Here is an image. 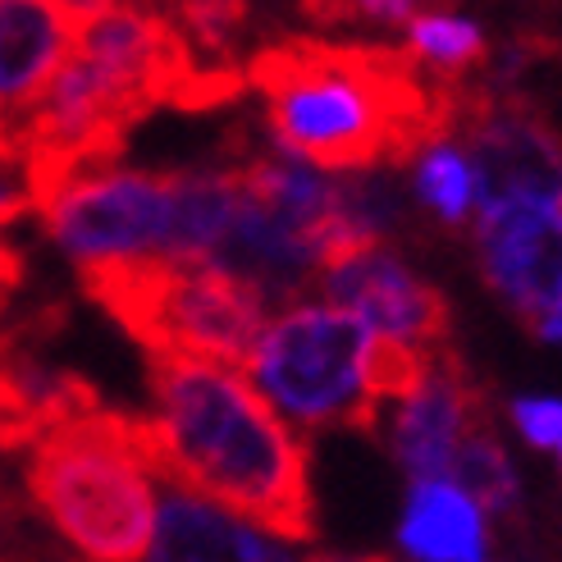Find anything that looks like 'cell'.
Wrapping results in <instances>:
<instances>
[{
    "label": "cell",
    "instance_id": "obj_1",
    "mask_svg": "<svg viewBox=\"0 0 562 562\" xmlns=\"http://www.w3.org/2000/svg\"><path fill=\"white\" fill-rule=\"evenodd\" d=\"M274 143L316 170H398L443 147L462 78L420 69L407 46L274 37L247 65Z\"/></svg>",
    "mask_w": 562,
    "mask_h": 562
},
{
    "label": "cell",
    "instance_id": "obj_2",
    "mask_svg": "<svg viewBox=\"0 0 562 562\" xmlns=\"http://www.w3.org/2000/svg\"><path fill=\"white\" fill-rule=\"evenodd\" d=\"M156 416H128L133 453L165 490L224 503L279 540H316L306 448L247 380L188 357H151Z\"/></svg>",
    "mask_w": 562,
    "mask_h": 562
},
{
    "label": "cell",
    "instance_id": "obj_3",
    "mask_svg": "<svg viewBox=\"0 0 562 562\" xmlns=\"http://www.w3.org/2000/svg\"><path fill=\"white\" fill-rule=\"evenodd\" d=\"M78 289L105 306L147 357H188L215 371H238L251 361L266 329V297L192 257H97L78 261Z\"/></svg>",
    "mask_w": 562,
    "mask_h": 562
},
{
    "label": "cell",
    "instance_id": "obj_4",
    "mask_svg": "<svg viewBox=\"0 0 562 562\" xmlns=\"http://www.w3.org/2000/svg\"><path fill=\"white\" fill-rule=\"evenodd\" d=\"M23 485L78 562L147 558L156 503L128 439V412L97 407L46 430L23 467Z\"/></svg>",
    "mask_w": 562,
    "mask_h": 562
},
{
    "label": "cell",
    "instance_id": "obj_5",
    "mask_svg": "<svg viewBox=\"0 0 562 562\" xmlns=\"http://www.w3.org/2000/svg\"><path fill=\"white\" fill-rule=\"evenodd\" d=\"M367 344L371 329L339 306H293V312L266 321L247 371L261 398L289 412L293 426H348L375 435L380 403L361 380Z\"/></svg>",
    "mask_w": 562,
    "mask_h": 562
},
{
    "label": "cell",
    "instance_id": "obj_6",
    "mask_svg": "<svg viewBox=\"0 0 562 562\" xmlns=\"http://www.w3.org/2000/svg\"><path fill=\"white\" fill-rule=\"evenodd\" d=\"M453 137L471 151L467 165L481 211L513 202L562 206V143L517 88L467 74L458 88Z\"/></svg>",
    "mask_w": 562,
    "mask_h": 562
},
{
    "label": "cell",
    "instance_id": "obj_7",
    "mask_svg": "<svg viewBox=\"0 0 562 562\" xmlns=\"http://www.w3.org/2000/svg\"><path fill=\"white\" fill-rule=\"evenodd\" d=\"M170 206H175V170L147 175L110 165V170L74 179L37 215L74 261H97V257L165 251Z\"/></svg>",
    "mask_w": 562,
    "mask_h": 562
},
{
    "label": "cell",
    "instance_id": "obj_8",
    "mask_svg": "<svg viewBox=\"0 0 562 562\" xmlns=\"http://www.w3.org/2000/svg\"><path fill=\"white\" fill-rule=\"evenodd\" d=\"M485 284L536 329L562 306V206H494L475 220Z\"/></svg>",
    "mask_w": 562,
    "mask_h": 562
},
{
    "label": "cell",
    "instance_id": "obj_9",
    "mask_svg": "<svg viewBox=\"0 0 562 562\" xmlns=\"http://www.w3.org/2000/svg\"><path fill=\"white\" fill-rule=\"evenodd\" d=\"M321 289L339 302V312L357 316L380 339H398L412 348H448L453 312L448 297L412 274L389 247H367L321 274Z\"/></svg>",
    "mask_w": 562,
    "mask_h": 562
},
{
    "label": "cell",
    "instance_id": "obj_10",
    "mask_svg": "<svg viewBox=\"0 0 562 562\" xmlns=\"http://www.w3.org/2000/svg\"><path fill=\"white\" fill-rule=\"evenodd\" d=\"M490 420V393L471 380L453 348H443L430 380L403 403L393 420V458L412 481H448L462 439Z\"/></svg>",
    "mask_w": 562,
    "mask_h": 562
},
{
    "label": "cell",
    "instance_id": "obj_11",
    "mask_svg": "<svg viewBox=\"0 0 562 562\" xmlns=\"http://www.w3.org/2000/svg\"><path fill=\"white\" fill-rule=\"evenodd\" d=\"M151 536V562H293L284 549L266 544L257 530L183 490L160 494Z\"/></svg>",
    "mask_w": 562,
    "mask_h": 562
},
{
    "label": "cell",
    "instance_id": "obj_12",
    "mask_svg": "<svg viewBox=\"0 0 562 562\" xmlns=\"http://www.w3.org/2000/svg\"><path fill=\"white\" fill-rule=\"evenodd\" d=\"M69 55L65 5L0 0V115L27 110Z\"/></svg>",
    "mask_w": 562,
    "mask_h": 562
},
{
    "label": "cell",
    "instance_id": "obj_13",
    "mask_svg": "<svg viewBox=\"0 0 562 562\" xmlns=\"http://www.w3.org/2000/svg\"><path fill=\"white\" fill-rule=\"evenodd\" d=\"M398 540L416 562H485L490 553L481 508L448 481L412 485Z\"/></svg>",
    "mask_w": 562,
    "mask_h": 562
},
{
    "label": "cell",
    "instance_id": "obj_14",
    "mask_svg": "<svg viewBox=\"0 0 562 562\" xmlns=\"http://www.w3.org/2000/svg\"><path fill=\"white\" fill-rule=\"evenodd\" d=\"M448 485H458L475 508H485V513H513L517 508L521 481H517V471H513L508 453H503L490 420L462 439L453 467H448Z\"/></svg>",
    "mask_w": 562,
    "mask_h": 562
},
{
    "label": "cell",
    "instance_id": "obj_15",
    "mask_svg": "<svg viewBox=\"0 0 562 562\" xmlns=\"http://www.w3.org/2000/svg\"><path fill=\"white\" fill-rule=\"evenodd\" d=\"M407 55L439 78H467L490 50H485L481 23L458 14H416L407 23Z\"/></svg>",
    "mask_w": 562,
    "mask_h": 562
},
{
    "label": "cell",
    "instance_id": "obj_16",
    "mask_svg": "<svg viewBox=\"0 0 562 562\" xmlns=\"http://www.w3.org/2000/svg\"><path fill=\"white\" fill-rule=\"evenodd\" d=\"M416 196L426 202L443 224H462L471 202H475V179L462 151L453 147H435L420 156L416 165Z\"/></svg>",
    "mask_w": 562,
    "mask_h": 562
},
{
    "label": "cell",
    "instance_id": "obj_17",
    "mask_svg": "<svg viewBox=\"0 0 562 562\" xmlns=\"http://www.w3.org/2000/svg\"><path fill=\"white\" fill-rule=\"evenodd\" d=\"M513 416L526 443L544 448V453H562V403L558 398H521Z\"/></svg>",
    "mask_w": 562,
    "mask_h": 562
},
{
    "label": "cell",
    "instance_id": "obj_18",
    "mask_svg": "<svg viewBox=\"0 0 562 562\" xmlns=\"http://www.w3.org/2000/svg\"><path fill=\"white\" fill-rule=\"evenodd\" d=\"M23 284H27V251L10 238V229H0V334L10 329V306Z\"/></svg>",
    "mask_w": 562,
    "mask_h": 562
},
{
    "label": "cell",
    "instance_id": "obj_19",
    "mask_svg": "<svg viewBox=\"0 0 562 562\" xmlns=\"http://www.w3.org/2000/svg\"><path fill=\"white\" fill-rule=\"evenodd\" d=\"M530 334H540V339H549V344H562V306H558L553 316H544Z\"/></svg>",
    "mask_w": 562,
    "mask_h": 562
},
{
    "label": "cell",
    "instance_id": "obj_20",
    "mask_svg": "<svg viewBox=\"0 0 562 562\" xmlns=\"http://www.w3.org/2000/svg\"><path fill=\"white\" fill-rule=\"evenodd\" d=\"M306 562H389V558H339V553H312Z\"/></svg>",
    "mask_w": 562,
    "mask_h": 562
},
{
    "label": "cell",
    "instance_id": "obj_21",
    "mask_svg": "<svg viewBox=\"0 0 562 562\" xmlns=\"http://www.w3.org/2000/svg\"><path fill=\"white\" fill-rule=\"evenodd\" d=\"M5 192H10V188H0V202H5Z\"/></svg>",
    "mask_w": 562,
    "mask_h": 562
}]
</instances>
